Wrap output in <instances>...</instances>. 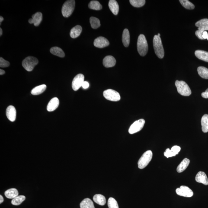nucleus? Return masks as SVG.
<instances>
[{
  "mask_svg": "<svg viewBox=\"0 0 208 208\" xmlns=\"http://www.w3.org/2000/svg\"><path fill=\"white\" fill-rule=\"evenodd\" d=\"M4 194L7 198L13 199L18 196L19 193L16 189L12 188L6 190Z\"/></svg>",
  "mask_w": 208,
  "mask_h": 208,
  "instance_id": "4be33fe9",
  "label": "nucleus"
},
{
  "mask_svg": "<svg viewBox=\"0 0 208 208\" xmlns=\"http://www.w3.org/2000/svg\"><path fill=\"white\" fill-rule=\"evenodd\" d=\"M110 44V43L106 38L103 37H99L94 41V45L96 47L102 48L107 47Z\"/></svg>",
  "mask_w": 208,
  "mask_h": 208,
  "instance_id": "9b49d317",
  "label": "nucleus"
},
{
  "mask_svg": "<svg viewBox=\"0 0 208 208\" xmlns=\"http://www.w3.org/2000/svg\"><path fill=\"white\" fill-rule=\"evenodd\" d=\"M196 56L200 60L208 62V52L206 51L197 50L195 52Z\"/></svg>",
  "mask_w": 208,
  "mask_h": 208,
  "instance_id": "a211bd4d",
  "label": "nucleus"
},
{
  "mask_svg": "<svg viewBox=\"0 0 208 208\" xmlns=\"http://www.w3.org/2000/svg\"><path fill=\"white\" fill-rule=\"evenodd\" d=\"M190 163V160L188 158H185L178 165L177 169V172L181 173L184 171L188 167Z\"/></svg>",
  "mask_w": 208,
  "mask_h": 208,
  "instance_id": "412c9836",
  "label": "nucleus"
},
{
  "mask_svg": "<svg viewBox=\"0 0 208 208\" xmlns=\"http://www.w3.org/2000/svg\"><path fill=\"white\" fill-rule=\"evenodd\" d=\"M46 86L45 84H42L38 86L35 87L31 90V93L33 95H39L44 92L46 89Z\"/></svg>",
  "mask_w": 208,
  "mask_h": 208,
  "instance_id": "5701e85b",
  "label": "nucleus"
},
{
  "mask_svg": "<svg viewBox=\"0 0 208 208\" xmlns=\"http://www.w3.org/2000/svg\"><path fill=\"white\" fill-rule=\"evenodd\" d=\"M90 23L91 27L94 29L98 28L101 25L100 20L95 17H90Z\"/></svg>",
  "mask_w": 208,
  "mask_h": 208,
  "instance_id": "c756f323",
  "label": "nucleus"
},
{
  "mask_svg": "<svg viewBox=\"0 0 208 208\" xmlns=\"http://www.w3.org/2000/svg\"><path fill=\"white\" fill-rule=\"evenodd\" d=\"M50 52L52 54L56 55L60 58H64L65 54L63 51L60 48L58 47H54L50 49Z\"/></svg>",
  "mask_w": 208,
  "mask_h": 208,
  "instance_id": "a878e982",
  "label": "nucleus"
},
{
  "mask_svg": "<svg viewBox=\"0 0 208 208\" xmlns=\"http://www.w3.org/2000/svg\"><path fill=\"white\" fill-rule=\"evenodd\" d=\"M198 30H203V31H206V30H208V26H205L198 27Z\"/></svg>",
  "mask_w": 208,
  "mask_h": 208,
  "instance_id": "37998d69",
  "label": "nucleus"
},
{
  "mask_svg": "<svg viewBox=\"0 0 208 208\" xmlns=\"http://www.w3.org/2000/svg\"><path fill=\"white\" fill-rule=\"evenodd\" d=\"M116 63L115 59L111 56H106L103 60V65L106 68L112 67L115 65Z\"/></svg>",
  "mask_w": 208,
  "mask_h": 208,
  "instance_id": "4468645a",
  "label": "nucleus"
},
{
  "mask_svg": "<svg viewBox=\"0 0 208 208\" xmlns=\"http://www.w3.org/2000/svg\"><path fill=\"white\" fill-rule=\"evenodd\" d=\"M6 115L10 121H15L16 117V111L15 108L13 106H9L6 110Z\"/></svg>",
  "mask_w": 208,
  "mask_h": 208,
  "instance_id": "f8f14e48",
  "label": "nucleus"
},
{
  "mask_svg": "<svg viewBox=\"0 0 208 208\" xmlns=\"http://www.w3.org/2000/svg\"><path fill=\"white\" fill-rule=\"evenodd\" d=\"M89 83L87 81H84L82 85V87L84 89H86L88 88L89 87Z\"/></svg>",
  "mask_w": 208,
  "mask_h": 208,
  "instance_id": "a19ab883",
  "label": "nucleus"
},
{
  "mask_svg": "<svg viewBox=\"0 0 208 208\" xmlns=\"http://www.w3.org/2000/svg\"><path fill=\"white\" fill-rule=\"evenodd\" d=\"M137 47L138 51L141 56H144L146 55L148 51V44L144 35H139L138 37Z\"/></svg>",
  "mask_w": 208,
  "mask_h": 208,
  "instance_id": "f257e3e1",
  "label": "nucleus"
},
{
  "mask_svg": "<svg viewBox=\"0 0 208 208\" xmlns=\"http://www.w3.org/2000/svg\"><path fill=\"white\" fill-rule=\"evenodd\" d=\"M59 103V100L57 97L52 98L49 102L47 106V110L49 112L55 111L58 108Z\"/></svg>",
  "mask_w": 208,
  "mask_h": 208,
  "instance_id": "dca6fc26",
  "label": "nucleus"
},
{
  "mask_svg": "<svg viewBox=\"0 0 208 208\" xmlns=\"http://www.w3.org/2000/svg\"><path fill=\"white\" fill-rule=\"evenodd\" d=\"M9 62L6 61L2 57L0 58V67L1 68H6L9 66Z\"/></svg>",
  "mask_w": 208,
  "mask_h": 208,
  "instance_id": "c9c22d12",
  "label": "nucleus"
},
{
  "mask_svg": "<svg viewBox=\"0 0 208 208\" xmlns=\"http://www.w3.org/2000/svg\"><path fill=\"white\" fill-rule=\"evenodd\" d=\"M176 192L178 196L186 197H191L193 196L192 191L186 186H181L176 190Z\"/></svg>",
  "mask_w": 208,
  "mask_h": 208,
  "instance_id": "9d476101",
  "label": "nucleus"
},
{
  "mask_svg": "<svg viewBox=\"0 0 208 208\" xmlns=\"http://www.w3.org/2000/svg\"><path fill=\"white\" fill-rule=\"evenodd\" d=\"M202 97L204 98H208V88L206 91L202 93Z\"/></svg>",
  "mask_w": 208,
  "mask_h": 208,
  "instance_id": "ea45409f",
  "label": "nucleus"
},
{
  "mask_svg": "<svg viewBox=\"0 0 208 208\" xmlns=\"http://www.w3.org/2000/svg\"><path fill=\"white\" fill-rule=\"evenodd\" d=\"M145 124V120L143 119L136 121L129 127V132L130 134H133L140 131L143 128Z\"/></svg>",
  "mask_w": 208,
  "mask_h": 208,
  "instance_id": "6e6552de",
  "label": "nucleus"
},
{
  "mask_svg": "<svg viewBox=\"0 0 208 208\" xmlns=\"http://www.w3.org/2000/svg\"><path fill=\"white\" fill-rule=\"evenodd\" d=\"M171 150L176 155H177L181 150V148L178 146H174L171 148Z\"/></svg>",
  "mask_w": 208,
  "mask_h": 208,
  "instance_id": "4c0bfd02",
  "label": "nucleus"
},
{
  "mask_svg": "<svg viewBox=\"0 0 208 208\" xmlns=\"http://www.w3.org/2000/svg\"><path fill=\"white\" fill-rule=\"evenodd\" d=\"M32 18L29 20V23L33 24L35 26H37L40 24L43 19V15L41 12H37L32 16Z\"/></svg>",
  "mask_w": 208,
  "mask_h": 208,
  "instance_id": "ddd939ff",
  "label": "nucleus"
},
{
  "mask_svg": "<svg viewBox=\"0 0 208 208\" xmlns=\"http://www.w3.org/2000/svg\"><path fill=\"white\" fill-rule=\"evenodd\" d=\"M26 197L24 196H19L12 199L11 201L12 204L14 206H19L25 200Z\"/></svg>",
  "mask_w": 208,
  "mask_h": 208,
  "instance_id": "2f4dec72",
  "label": "nucleus"
},
{
  "mask_svg": "<svg viewBox=\"0 0 208 208\" xmlns=\"http://www.w3.org/2000/svg\"><path fill=\"white\" fill-rule=\"evenodd\" d=\"M88 7L90 9L100 10L102 9V6L98 1H91L88 4Z\"/></svg>",
  "mask_w": 208,
  "mask_h": 208,
  "instance_id": "c85d7f7f",
  "label": "nucleus"
},
{
  "mask_svg": "<svg viewBox=\"0 0 208 208\" xmlns=\"http://www.w3.org/2000/svg\"><path fill=\"white\" fill-rule=\"evenodd\" d=\"M5 73V71L2 69H0V75H2Z\"/></svg>",
  "mask_w": 208,
  "mask_h": 208,
  "instance_id": "c03bdc74",
  "label": "nucleus"
},
{
  "mask_svg": "<svg viewBox=\"0 0 208 208\" xmlns=\"http://www.w3.org/2000/svg\"><path fill=\"white\" fill-rule=\"evenodd\" d=\"M4 201V199L1 195H0V203H2Z\"/></svg>",
  "mask_w": 208,
  "mask_h": 208,
  "instance_id": "a18cd8bd",
  "label": "nucleus"
},
{
  "mask_svg": "<svg viewBox=\"0 0 208 208\" xmlns=\"http://www.w3.org/2000/svg\"><path fill=\"white\" fill-rule=\"evenodd\" d=\"M203 37L204 40L206 39L208 40V34L207 32L205 31L203 32Z\"/></svg>",
  "mask_w": 208,
  "mask_h": 208,
  "instance_id": "79ce46f5",
  "label": "nucleus"
},
{
  "mask_svg": "<svg viewBox=\"0 0 208 208\" xmlns=\"http://www.w3.org/2000/svg\"><path fill=\"white\" fill-rule=\"evenodd\" d=\"M122 42L125 47H128L130 42V35L129 30L127 29H125L123 30L122 37Z\"/></svg>",
  "mask_w": 208,
  "mask_h": 208,
  "instance_id": "aec40b11",
  "label": "nucleus"
},
{
  "mask_svg": "<svg viewBox=\"0 0 208 208\" xmlns=\"http://www.w3.org/2000/svg\"><path fill=\"white\" fill-rule=\"evenodd\" d=\"M175 84L177 91L181 95L189 96L192 93L191 90L187 83L183 81L177 80Z\"/></svg>",
  "mask_w": 208,
  "mask_h": 208,
  "instance_id": "7ed1b4c3",
  "label": "nucleus"
},
{
  "mask_svg": "<svg viewBox=\"0 0 208 208\" xmlns=\"http://www.w3.org/2000/svg\"><path fill=\"white\" fill-rule=\"evenodd\" d=\"M180 3L186 9L192 10L195 8L194 4L188 0H180Z\"/></svg>",
  "mask_w": 208,
  "mask_h": 208,
  "instance_id": "7c9ffc66",
  "label": "nucleus"
},
{
  "mask_svg": "<svg viewBox=\"0 0 208 208\" xmlns=\"http://www.w3.org/2000/svg\"><path fill=\"white\" fill-rule=\"evenodd\" d=\"M153 46L155 54L160 59L164 58L165 52L160 37L156 35L153 39Z\"/></svg>",
  "mask_w": 208,
  "mask_h": 208,
  "instance_id": "f03ea898",
  "label": "nucleus"
},
{
  "mask_svg": "<svg viewBox=\"0 0 208 208\" xmlns=\"http://www.w3.org/2000/svg\"><path fill=\"white\" fill-rule=\"evenodd\" d=\"M164 154L165 156L167 158L175 156L176 155L175 153H174V152H172V151H171V150H170L169 148H167V149H166L165 152H164Z\"/></svg>",
  "mask_w": 208,
  "mask_h": 208,
  "instance_id": "e433bc0d",
  "label": "nucleus"
},
{
  "mask_svg": "<svg viewBox=\"0 0 208 208\" xmlns=\"http://www.w3.org/2000/svg\"><path fill=\"white\" fill-rule=\"evenodd\" d=\"M93 199L95 203L100 206H104L106 203L105 197L101 194H96L94 196Z\"/></svg>",
  "mask_w": 208,
  "mask_h": 208,
  "instance_id": "b1692460",
  "label": "nucleus"
},
{
  "mask_svg": "<svg viewBox=\"0 0 208 208\" xmlns=\"http://www.w3.org/2000/svg\"><path fill=\"white\" fill-rule=\"evenodd\" d=\"M108 205L109 208H119L117 201L113 198L110 197L109 199Z\"/></svg>",
  "mask_w": 208,
  "mask_h": 208,
  "instance_id": "72a5a7b5",
  "label": "nucleus"
},
{
  "mask_svg": "<svg viewBox=\"0 0 208 208\" xmlns=\"http://www.w3.org/2000/svg\"><path fill=\"white\" fill-rule=\"evenodd\" d=\"M4 20L3 17L2 16H0V24H1V23L2 22V21Z\"/></svg>",
  "mask_w": 208,
  "mask_h": 208,
  "instance_id": "49530a36",
  "label": "nucleus"
},
{
  "mask_svg": "<svg viewBox=\"0 0 208 208\" xmlns=\"http://www.w3.org/2000/svg\"><path fill=\"white\" fill-rule=\"evenodd\" d=\"M203 32L204 31H203V30H196L195 34H196V36L198 37L199 39L203 40H204L203 37Z\"/></svg>",
  "mask_w": 208,
  "mask_h": 208,
  "instance_id": "58836bf2",
  "label": "nucleus"
},
{
  "mask_svg": "<svg viewBox=\"0 0 208 208\" xmlns=\"http://www.w3.org/2000/svg\"><path fill=\"white\" fill-rule=\"evenodd\" d=\"M80 206L81 208H95L92 201L89 198L84 199L80 204Z\"/></svg>",
  "mask_w": 208,
  "mask_h": 208,
  "instance_id": "393cba45",
  "label": "nucleus"
},
{
  "mask_svg": "<svg viewBox=\"0 0 208 208\" xmlns=\"http://www.w3.org/2000/svg\"><path fill=\"white\" fill-rule=\"evenodd\" d=\"M82 31V28L80 26L77 25L71 29L70 32V36L72 38L78 37Z\"/></svg>",
  "mask_w": 208,
  "mask_h": 208,
  "instance_id": "6ab92c4d",
  "label": "nucleus"
},
{
  "mask_svg": "<svg viewBox=\"0 0 208 208\" xmlns=\"http://www.w3.org/2000/svg\"><path fill=\"white\" fill-rule=\"evenodd\" d=\"M196 180L197 182L202 183L205 185H208V179L207 176L204 172L199 171L196 177Z\"/></svg>",
  "mask_w": 208,
  "mask_h": 208,
  "instance_id": "2eb2a0df",
  "label": "nucleus"
},
{
  "mask_svg": "<svg viewBox=\"0 0 208 208\" xmlns=\"http://www.w3.org/2000/svg\"><path fill=\"white\" fill-rule=\"evenodd\" d=\"M199 75L203 79H208V69L203 66L199 67L197 68Z\"/></svg>",
  "mask_w": 208,
  "mask_h": 208,
  "instance_id": "cd10ccee",
  "label": "nucleus"
},
{
  "mask_svg": "<svg viewBox=\"0 0 208 208\" xmlns=\"http://www.w3.org/2000/svg\"><path fill=\"white\" fill-rule=\"evenodd\" d=\"M129 2L133 7L140 8L145 5L146 1L145 0H130Z\"/></svg>",
  "mask_w": 208,
  "mask_h": 208,
  "instance_id": "473e14b6",
  "label": "nucleus"
},
{
  "mask_svg": "<svg viewBox=\"0 0 208 208\" xmlns=\"http://www.w3.org/2000/svg\"><path fill=\"white\" fill-rule=\"evenodd\" d=\"M103 96L107 100L112 101H118L121 99L119 93L114 90L108 89L104 91Z\"/></svg>",
  "mask_w": 208,
  "mask_h": 208,
  "instance_id": "0eeeda50",
  "label": "nucleus"
},
{
  "mask_svg": "<svg viewBox=\"0 0 208 208\" xmlns=\"http://www.w3.org/2000/svg\"><path fill=\"white\" fill-rule=\"evenodd\" d=\"M84 79V76L82 74H78L74 78L72 83V88L74 91H77L82 86Z\"/></svg>",
  "mask_w": 208,
  "mask_h": 208,
  "instance_id": "1a4fd4ad",
  "label": "nucleus"
},
{
  "mask_svg": "<svg viewBox=\"0 0 208 208\" xmlns=\"http://www.w3.org/2000/svg\"><path fill=\"white\" fill-rule=\"evenodd\" d=\"M2 34V30L1 28H0V36H1Z\"/></svg>",
  "mask_w": 208,
  "mask_h": 208,
  "instance_id": "de8ad7c7",
  "label": "nucleus"
},
{
  "mask_svg": "<svg viewBox=\"0 0 208 208\" xmlns=\"http://www.w3.org/2000/svg\"><path fill=\"white\" fill-rule=\"evenodd\" d=\"M38 62V60L36 58L33 56H28L23 60L22 65L26 70L31 71Z\"/></svg>",
  "mask_w": 208,
  "mask_h": 208,
  "instance_id": "39448f33",
  "label": "nucleus"
},
{
  "mask_svg": "<svg viewBox=\"0 0 208 208\" xmlns=\"http://www.w3.org/2000/svg\"><path fill=\"white\" fill-rule=\"evenodd\" d=\"M75 1L74 0H69L65 2L62 5V14L65 17L70 16L75 9Z\"/></svg>",
  "mask_w": 208,
  "mask_h": 208,
  "instance_id": "20e7f679",
  "label": "nucleus"
},
{
  "mask_svg": "<svg viewBox=\"0 0 208 208\" xmlns=\"http://www.w3.org/2000/svg\"><path fill=\"white\" fill-rule=\"evenodd\" d=\"M195 25L198 27L208 26V19H203L199 20L196 23Z\"/></svg>",
  "mask_w": 208,
  "mask_h": 208,
  "instance_id": "f704fd0d",
  "label": "nucleus"
},
{
  "mask_svg": "<svg viewBox=\"0 0 208 208\" xmlns=\"http://www.w3.org/2000/svg\"><path fill=\"white\" fill-rule=\"evenodd\" d=\"M157 35L158 36V37H160V33H158Z\"/></svg>",
  "mask_w": 208,
  "mask_h": 208,
  "instance_id": "09e8293b",
  "label": "nucleus"
},
{
  "mask_svg": "<svg viewBox=\"0 0 208 208\" xmlns=\"http://www.w3.org/2000/svg\"><path fill=\"white\" fill-rule=\"evenodd\" d=\"M153 153L151 150L147 151L143 154L138 161V167L142 169L146 167L152 160Z\"/></svg>",
  "mask_w": 208,
  "mask_h": 208,
  "instance_id": "423d86ee",
  "label": "nucleus"
},
{
  "mask_svg": "<svg viewBox=\"0 0 208 208\" xmlns=\"http://www.w3.org/2000/svg\"><path fill=\"white\" fill-rule=\"evenodd\" d=\"M202 130L204 133L208 132V115L205 114L201 119Z\"/></svg>",
  "mask_w": 208,
  "mask_h": 208,
  "instance_id": "bb28decb",
  "label": "nucleus"
},
{
  "mask_svg": "<svg viewBox=\"0 0 208 208\" xmlns=\"http://www.w3.org/2000/svg\"><path fill=\"white\" fill-rule=\"evenodd\" d=\"M108 5L109 8L113 14L117 15L118 14L119 7L117 1L115 0H110L109 1Z\"/></svg>",
  "mask_w": 208,
  "mask_h": 208,
  "instance_id": "f3484780",
  "label": "nucleus"
}]
</instances>
